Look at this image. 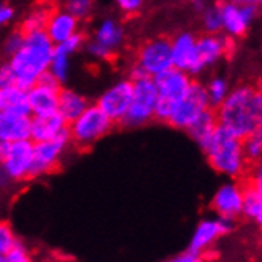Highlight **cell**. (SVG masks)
Listing matches in <instances>:
<instances>
[{"instance_id":"obj_1","label":"cell","mask_w":262,"mask_h":262,"mask_svg":"<svg viewBox=\"0 0 262 262\" xmlns=\"http://www.w3.org/2000/svg\"><path fill=\"white\" fill-rule=\"evenodd\" d=\"M218 126L243 140L262 126V92L253 83L230 88L223 103L214 108Z\"/></svg>"},{"instance_id":"obj_2","label":"cell","mask_w":262,"mask_h":262,"mask_svg":"<svg viewBox=\"0 0 262 262\" xmlns=\"http://www.w3.org/2000/svg\"><path fill=\"white\" fill-rule=\"evenodd\" d=\"M54 48V43L43 30L24 34L21 48L8 57V64L16 78V86L26 91L32 88L40 76L48 70Z\"/></svg>"},{"instance_id":"obj_3","label":"cell","mask_w":262,"mask_h":262,"mask_svg":"<svg viewBox=\"0 0 262 262\" xmlns=\"http://www.w3.org/2000/svg\"><path fill=\"white\" fill-rule=\"evenodd\" d=\"M202 151L205 152V158L213 170L229 178L235 180L243 177L250 165L245 158L240 138L221 129L220 126Z\"/></svg>"},{"instance_id":"obj_4","label":"cell","mask_w":262,"mask_h":262,"mask_svg":"<svg viewBox=\"0 0 262 262\" xmlns=\"http://www.w3.org/2000/svg\"><path fill=\"white\" fill-rule=\"evenodd\" d=\"M113 126L115 122L96 103H89V106L80 116L69 122L67 132L73 145L80 148H89L108 135Z\"/></svg>"},{"instance_id":"obj_5","label":"cell","mask_w":262,"mask_h":262,"mask_svg":"<svg viewBox=\"0 0 262 262\" xmlns=\"http://www.w3.org/2000/svg\"><path fill=\"white\" fill-rule=\"evenodd\" d=\"M172 67L170 38L152 37L138 48L134 66L130 67V80L140 78V76L154 78Z\"/></svg>"},{"instance_id":"obj_6","label":"cell","mask_w":262,"mask_h":262,"mask_svg":"<svg viewBox=\"0 0 262 262\" xmlns=\"http://www.w3.org/2000/svg\"><path fill=\"white\" fill-rule=\"evenodd\" d=\"M154 84L158 91V102L154 106V119L167 122L177 100H180L194 81L192 76L175 67L168 69L154 76Z\"/></svg>"},{"instance_id":"obj_7","label":"cell","mask_w":262,"mask_h":262,"mask_svg":"<svg viewBox=\"0 0 262 262\" xmlns=\"http://www.w3.org/2000/svg\"><path fill=\"white\" fill-rule=\"evenodd\" d=\"M158 102V91L154 80L149 76H140L132 80V99L124 119L126 127H142L154 119V106Z\"/></svg>"},{"instance_id":"obj_8","label":"cell","mask_w":262,"mask_h":262,"mask_svg":"<svg viewBox=\"0 0 262 262\" xmlns=\"http://www.w3.org/2000/svg\"><path fill=\"white\" fill-rule=\"evenodd\" d=\"M126 43V29L116 18H103L94 29L84 50L94 60H110Z\"/></svg>"},{"instance_id":"obj_9","label":"cell","mask_w":262,"mask_h":262,"mask_svg":"<svg viewBox=\"0 0 262 262\" xmlns=\"http://www.w3.org/2000/svg\"><path fill=\"white\" fill-rule=\"evenodd\" d=\"M210 108L211 106L208 103L204 84L192 81L189 89L184 92V96L175 102L167 124L178 130H186L200 115Z\"/></svg>"},{"instance_id":"obj_10","label":"cell","mask_w":262,"mask_h":262,"mask_svg":"<svg viewBox=\"0 0 262 262\" xmlns=\"http://www.w3.org/2000/svg\"><path fill=\"white\" fill-rule=\"evenodd\" d=\"M70 145L72 142L69 132H64L62 135L51 138V140L34 143V161L30 178H40L54 172Z\"/></svg>"},{"instance_id":"obj_11","label":"cell","mask_w":262,"mask_h":262,"mask_svg":"<svg viewBox=\"0 0 262 262\" xmlns=\"http://www.w3.org/2000/svg\"><path fill=\"white\" fill-rule=\"evenodd\" d=\"M221 10V32L229 38H243L257 18V5H243L224 0L220 4Z\"/></svg>"},{"instance_id":"obj_12","label":"cell","mask_w":262,"mask_h":262,"mask_svg":"<svg viewBox=\"0 0 262 262\" xmlns=\"http://www.w3.org/2000/svg\"><path fill=\"white\" fill-rule=\"evenodd\" d=\"M34 161V142L27 140L11 142L7 146V151L0 161V168L7 173V177L13 181H26L30 180V170H32Z\"/></svg>"},{"instance_id":"obj_13","label":"cell","mask_w":262,"mask_h":262,"mask_svg":"<svg viewBox=\"0 0 262 262\" xmlns=\"http://www.w3.org/2000/svg\"><path fill=\"white\" fill-rule=\"evenodd\" d=\"M132 99V80H118L106 88L99 96L96 105L108 116L113 122H121L124 119Z\"/></svg>"},{"instance_id":"obj_14","label":"cell","mask_w":262,"mask_h":262,"mask_svg":"<svg viewBox=\"0 0 262 262\" xmlns=\"http://www.w3.org/2000/svg\"><path fill=\"white\" fill-rule=\"evenodd\" d=\"M197 35H194L189 30L178 32L170 40L172 48V66L181 72H186L191 76L200 75L204 70L202 64L199 60L197 54Z\"/></svg>"},{"instance_id":"obj_15","label":"cell","mask_w":262,"mask_h":262,"mask_svg":"<svg viewBox=\"0 0 262 262\" xmlns=\"http://www.w3.org/2000/svg\"><path fill=\"white\" fill-rule=\"evenodd\" d=\"M197 54L199 60L202 64L204 70L218 66L223 59H226L234 48V40L224 35L223 32L218 34H204L197 37Z\"/></svg>"},{"instance_id":"obj_16","label":"cell","mask_w":262,"mask_h":262,"mask_svg":"<svg viewBox=\"0 0 262 262\" xmlns=\"http://www.w3.org/2000/svg\"><path fill=\"white\" fill-rule=\"evenodd\" d=\"M242 204H243V189L242 184L235 181L224 183L218 188L211 199V207L221 218L235 220L242 214Z\"/></svg>"},{"instance_id":"obj_17","label":"cell","mask_w":262,"mask_h":262,"mask_svg":"<svg viewBox=\"0 0 262 262\" xmlns=\"http://www.w3.org/2000/svg\"><path fill=\"white\" fill-rule=\"evenodd\" d=\"M232 220H226V218H218V220H205L202 221L194 232V237L191 240L189 250L192 253L200 254L202 251H205L211 243L216 242L221 235L227 234L234 226Z\"/></svg>"},{"instance_id":"obj_18","label":"cell","mask_w":262,"mask_h":262,"mask_svg":"<svg viewBox=\"0 0 262 262\" xmlns=\"http://www.w3.org/2000/svg\"><path fill=\"white\" fill-rule=\"evenodd\" d=\"M62 88V86H60ZM59 86H51L45 83H35L27 89V105L30 116H41L57 112V97Z\"/></svg>"},{"instance_id":"obj_19","label":"cell","mask_w":262,"mask_h":262,"mask_svg":"<svg viewBox=\"0 0 262 262\" xmlns=\"http://www.w3.org/2000/svg\"><path fill=\"white\" fill-rule=\"evenodd\" d=\"M43 32L56 45L66 41L73 34L80 32V21L64 8L51 10Z\"/></svg>"},{"instance_id":"obj_20","label":"cell","mask_w":262,"mask_h":262,"mask_svg":"<svg viewBox=\"0 0 262 262\" xmlns=\"http://www.w3.org/2000/svg\"><path fill=\"white\" fill-rule=\"evenodd\" d=\"M69 122L57 112L41 116H32L30 119V140L34 143L51 140L67 132Z\"/></svg>"},{"instance_id":"obj_21","label":"cell","mask_w":262,"mask_h":262,"mask_svg":"<svg viewBox=\"0 0 262 262\" xmlns=\"http://www.w3.org/2000/svg\"><path fill=\"white\" fill-rule=\"evenodd\" d=\"M30 115L0 112V138L7 143L30 138Z\"/></svg>"},{"instance_id":"obj_22","label":"cell","mask_w":262,"mask_h":262,"mask_svg":"<svg viewBox=\"0 0 262 262\" xmlns=\"http://www.w3.org/2000/svg\"><path fill=\"white\" fill-rule=\"evenodd\" d=\"M243 189V204L242 214L257 224L262 223V175L260 168H257L256 175H253L248 183L242 184Z\"/></svg>"},{"instance_id":"obj_23","label":"cell","mask_w":262,"mask_h":262,"mask_svg":"<svg viewBox=\"0 0 262 262\" xmlns=\"http://www.w3.org/2000/svg\"><path fill=\"white\" fill-rule=\"evenodd\" d=\"M88 106L89 100L81 92L70 88H60L57 97V113L67 122L73 121L76 116H80Z\"/></svg>"},{"instance_id":"obj_24","label":"cell","mask_w":262,"mask_h":262,"mask_svg":"<svg viewBox=\"0 0 262 262\" xmlns=\"http://www.w3.org/2000/svg\"><path fill=\"white\" fill-rule=\"evenodd\" d=\"M216 129H218V121H216V116H214V110L210 108L205 113L200 115L186 129V132L191 137V140L200 149H204Z\"/></svg>"},{"instance_id":"obj_25","label":"cell","mask_w":262,"mask_h":262,"mask_svg":"<svg viewBox=\"0 0 262 262\" xmlns=\"http://www.w3.org/2000/svg\"><path fill=\"white\" fill-rule=\"evenodd\" d=\"M0 112H16L30 115L27 105V91L16 84L0 88Z\"/></svg>"},{"instance_id":"obj_26","label":"cell","mask_w":262,"mask_h":262,"mask_svg":"<svg viewBox=\"0 0 262 262\" xmlns=\"http://www.w3.org/2000/svg\"><path fill=\"white\" fill-rule=\"evenodd\" d=\"M51 13V7L48 4H40L30 8L26 16L21 21V27L19 30L23 34H30V32H41L45 30L46 21H48V16Z\"/></svg>"},{"instance_id":"obj_27","label":"cell","mask_w":262,"mask_h":262,"mask_svg":"<svg viewBox=\"0 0 262 262\" xmlns=\"http://www.w3.org/2000/svg\"><path fill=\"white\" fill-rule=\"evenodd\" d=\"M205 88V94L208 99V103L211 106V110L218 108V106L223 103V100L227 97L229 91H230V84L229 80L223 75H214L207 81V84H204Z\"/></svg>"},{"instance_id":"obj_28","label":"cell","mask_w":262,"mask_h":262,"mask_svg":"<svg viewBox=\"0 0 262 262\" xmlns=\"http://www.w3.org/2000/svg\"><path fill=\"white\" fill-rule=\"evenodd\" d=\"M70 69H72V62H70V56H67L66 53H60L54 48V54L51 57V62L48 67V72L54 76V78L64 84L69 76H70Z\"/></svg>"},{"instance_id":"obj_29","label":"cell","mask_w":262,"mask_h":262,"mask_svg":"<svg viewBox=\"0 0 262 262\" xmlns=\"http://www.w3.org/2000/svg\"><path fill=\"white\" fill-rule=\"evenodd\" d=\"M200 21L205 34H218L221 32V10L220 4H208L200 11Z\"/></svg>"},{"instance_id":"obj_30","label":"cell","mask_w":262,"mask_h":262,"mask_svg":"<svg viewBox=\"0 0 262 262\" xmlns=\"http://www.w3.org/2000/svg\"><path fill=\"white\" fill-rule=\"evenodd\" d=\"M242 145L248 164H259L262 156V132L257 130L248 137H245L242 140Z\"/></svg>"},{"instance_id":"obj_31","label":"cell","mask_w":262,"mask_h":262,"mask_svg":"<svg viewBox=\"0 0 262 262\" xmlns=\"http://www.w3.org/2000/svg\"><path fill=\"white\" fill-rule=\"evenodd\" d=\"M64 10H67L70 14L78 19L80 23L88 19L92 11H94V0H66Z\"/></svg>"},{"instance_id":"obj_32","label":"cell","mask_w":262,"mask_h":262,"mask_svg":"<svg viewBox=\"0 0 262 262\" xmlns=\"http://www.w3.org/2000/svg\"><path fill=\"white\" fill-rule=\"evenodd\" d=\"M86 40H88L86 35L80 30V32H76V34H73L72 37H69L66 41L56 45V50L60 51V53H66L67 56L72 57L73 54H76V53H80L81 50H84Z\"/></svg>"},{"instance_id":"obj_33","label":"cell","mask_w":262,"mask_h":262,"mask_svg":"<svg viewBox=\"0 0 262 262\" xmlns=\"http://www.w3.org/2000/svg\"><path fill=\"white\" fill-rule=\"evenodd\" d=\"M16 243H18V240L14 237L11 226L8 223L2 221L0 223V254H7Z\"/></svg>"},{"instance_id":"obj_34","label":"cell","mask_w":262,"mask_h":262,"mask_svg":"<svg viewBox=\"0 0 262 262\" xmlns=\"http://www.w3.org/2000/svg\"><path fill=\"white\" fill-rule=\"evenodd\" d=\"M146 0H115L118 11L124 16H135L145 8Z\"/></svg>"},{"instance_id":"obj_35","label":"cell","mask_w":262,"mask_h":262,"mask_svg":"<svg viewBox=\"0 0 262 262\" xmlns=\"http://www.w3.org/2000/svg\"><path fill=\"white\" fill-rule=\"evenodd\" d=\"M23 41H24V34L21 32V30L19 29L18 30H13V32L4 41V51H5V54L8 57L11 54H14V53H16L21 48Z\"/></svg>"},{"instance_id":"obj_36","label":"cell","mask_w":262,"mask_h":262,"mask_svg":"<svg viewBox=\"0 0 262 262\" xmlns=\"http://www.w3.org/2000/svg\"><path fill=\"white\" fill-rule=\"evenodd\" d=\"M5 259H7V262H32L27 254V251H26V248L19 242L5 254Z\"/></svg>"},{"instance_id":"obj_37","label":"cell","mask_w":262,"mask_h":262,"mask_svg":"<svg viewBox=\"0 0 262 262\" xmlns=\"http://www.w3.org/2000/svg\"><path fill=\"white\" fill-rule=\"evenodd\" d=\"M16 18V10L8 2H0V27L10 26Z\"/></svg>"},{"instance_id":"obj_38","label":"cell","mask_w":262,"mask_h":262,"mask_svg":"<svg viewBox=\"0 0 262 262\" xmlns=\"http://www.w3.org/2000/svg\"><path fill=\"white\" fill-rule=\"evenodd\" d=\"M13 84H16V78H14V73L7 60L5 64L0 66V88H7Z\"/></svg>"},{"instance_id":"obj_39","label":"cell","mask_w":262,"mask_h":262,"mask_svg":"<svg viewBox=\"0 0 262 262\" xmlns=\"http://www.w3.org/2000/svg\"><path fill=\"white\" fill-rule=\"evenodd\" d=\"M167 262H204L202 257H200V254L197 253H192V251H186V253H183L170 260H167Z\"/></svg>"},{"instance_id":"obj_40","label":"cell","mask_w":262,"mask_h":262,"mask_svg":"<svg viewBox=\"0 0 262 262\" xmlns=\"http://www.w3.org/2000/svg\"><path fill=\"white\" fill-rule=\"evenodd\" d=\"M189 2H191V7L195 10V11H202L207 5H208V2H207V0H189Z\"/></svg>"},{"instance_id":"obj_41","label":"cell","mask_w":262,"mask_h":262,"mask_svg":"<svg viewBox=\"0 0 262 262\" xmlns=\"http://www.w3.org/2000/svg\"><path fill=\"white\" fill-rule=\"evenodd\" d=\"M232 2L243 4V5H259L262 0H232Z\"/></svg>"},{"instance_id":"obj_42","label":"cell","mask_w":262,"mask_h":262,"mask_svg":"<svg viewBox=\"0 0 262 262\" xmlns=\"http://www.w3.org/2000/svg\"><path fill=\"white\" fill-rule=\"evenodd\" d=\"M7 146H8V143H7L5 140H2V138H0V161H2V158H4V154H5V151H7Z\"/></svg>"},{"instance_id":"obj_43","label":"cell","mask_w":262,"mask_h":262,"mask_svg":"<svg viewBox=\"0 0 262 262\" xmlns=\"http://www.w3.org/2000/svg\"><path fill=\"white\" fill-rule=\"evenodd\" d=\"M43 4H53V2H57V0H41Z\"/></svg>"},{"instance_id":"obj_44","label":"cell","mask_w":262,"mask_h":262,"mask_svg":"<svg viewBox=\"0 0 262 262\" xmlns=\"http://www.w3.org/2000/svg\"><path fill=\"white\" fill-rule=\"evenodd\" d=\"M0 262H7V259H5V254H0Z\"/></svg>"}]
</instances>
